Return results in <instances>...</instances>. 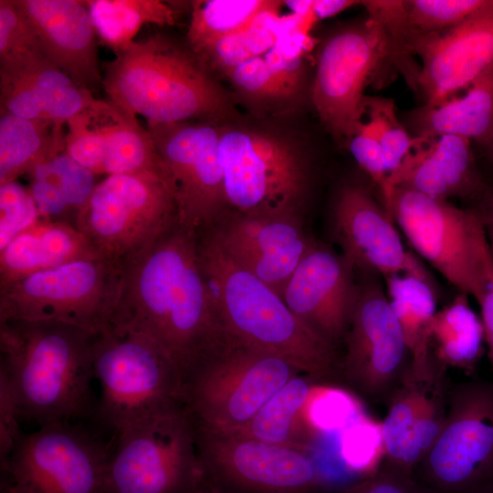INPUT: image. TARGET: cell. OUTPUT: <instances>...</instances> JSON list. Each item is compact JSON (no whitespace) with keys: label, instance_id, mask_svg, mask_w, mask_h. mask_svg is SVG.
Segmentation results:
<instances>
[{"label":"cell","instance_id":"obj_14","mask_svg":"<svg viewBox=\"0 0 493 493\" xmlns=\"http://www.w3.org/2000/svg\"><path fill=\"white\" fill-rule=\"evenodd\" d=\"M422 462L435 491L493 493V383L460 387Z\"/></svg>","mask_w":493,"mask_h":493},{"label":"cell","instance_id":"obj_48","mask_svg":"<svg viewBox=\"0 0 493 493\" xmlns=\"http://www.w3.org/2000/svg\"><path fill=\"white\" fill-rule=\"evenodd\" d=\"M478 203L475 207L484 228L488 248L493 261V188H485L477 196Z\"/></svg>","mask_w":493,"mask_h":493},{"label":"cell","instance_id":"obj_21","mask_svg":"<svg viewBox=\"0 0 493 493\" xmlns=\"http://www.w3.org/2000/svg\"><path fill=\"white\" fill-rule=\"evenodd\" d=\"M357 288L353 268L345 258L314 246L280 296L302 323L336 346L346 332Z\"/></svg>","mask_w":493,"mask_h":493},{"label":"cell","instance_id":"obj_11","mask_svg":"<svg viewBox=\"0 0 493 493\" xmlns=\"http://www.w3.org/2000/svg\"><path fill=\"white\" fill-rule=\"evenodd\" d=\"M178 218L176 201L162 175L111 174L96 184L76 228L101 257L120 265Z\"/></svg>","mask_w":493,"mask_h":493},{"label":"cell","instance_id":"obj_5","mask_svg":"<svg viewBox=\"0 0 493 493\" xmlns=\"http://www.w3.org/2000/svg\"><path fill=\"white\" fill-rule=\"evenodd\" d=\"M299 373L287 361L226 332L182 377V404L195 425L236 430Z\"/></svg>","mask_w":493,"mask_h":493},{"label":"cell","instance_id":"obj_46","mask_svg":"<svg viewBox=\"0 0 493 493\" xmlns=\"http://www.w3.org/2000/svg\"><path fill=\"white\" fill-rule=\"evenodd\" d=\"M263 57L289 97L296 94L301 79L299 54L276 43Z\"/></svg>","mask_w":493,"mask_h":493},{"label":"cell","instance_id":"obj_22","mask_svg":"<svg viewBox=\"0 0 493 493\" xmlns=\"http://www.w3.org/2000/svg\"><path fill=\"white\" fill-rule=\"evenodd\" d=\"M44 57L90 91L103 88L98 37L85 1L16 0Z\"/></svg>","mask_w":493,"mask_h":493},{"label":"cell","instance_id":"obj_30","mask_svg":"<svg viewBox=\"0 0 493 493\" xmlns=\"http://www.w3.org/2000/svg\"><path fill=\"white\" fill-rule=\"evenodd\" d=\"M0 111V184L16 181L36 165L65 152V123Z\"/></svg>","mask_w":493,"mask_h":493},{"label":"cell","instance_id":"obj_44","mask_svg":"<svg viewBox=\"0 0 493 493\" xmlns=\"http://www.w3.org/2000/svg\"><path fill=\"white\" fill-rule=\"evenodd\" d=\"M236 89L247 97L257 100L289 98L285 89L272 74L263 56L252 58L227 75Z\"/></svg>","mask_w":493,"mask_h":493},{"label":"cell","instance_id":"obj_39","mask_svg":"<svg viewBox=\"0 0 493 493\" xmlns=\"http://www.w3.org/2000/svg\"><path fill=\"white\" fill-rule=\"evenodd\" d=\"M488 0H411L404 1L411 31L435 34L446 31L469 17Z\"/></svg>","mask_w":493,"mask_h":493},{"label":"cell","instance_id":"obj_43","mask_svg":"<svg viewBox=\"0 0 493 493\" xmlns=\"http://www.w3.org/2000/svg\"><path fill=\"white\" fill-rule=\"evenodd\" d=\"M347 142L354 160L379 187L386 209L393 188L389 183V173L383 148L363 118Z\"/></svg>","mask_w":493,"mask_h":493},{"label":"cell","instance_id":"obj_38","mask_svg":"<svg viewBox=\"0 0 493 493\" xmlns=\"http://www.w3.org/2000/svg\"><path fill=\"white\" fill-rule=\"evenodd\" d=\"M261 17L248 28L220 38L195 54L205 66L226 76L243 62L264 56L276 40L267 28L258 25Z\"/></svg>","mask_w":493,"mask_h":493},{"label":"cell","instance_id":"obj_36","mask_svg":"<svg viewBox=\"0 0 493 493\" xmlns=\"http://www.w3.org/2000/svg\"><path fill=\"white\" fill-rule=\"evenodd\" d=\"M116 106L97 99L66 123L65 152L95 175L102 174L104 144Z\"/></svg>","mask_w":493,"mask_h":493},{"label":"cell","instance_id":"obj_26","mask_svg":"<svg viewBox=\"0 0 493 493\" xmlns=\"http://www.w3.org/2000/svg\"><path fill=\"white\" fill-rule=\"evenodd\" d=\"M100 257L75 226L40 218L0 250V286L74 261Z\"/></svg>","mask_w":493,"mask_h":493},{"label":"cell","instance_id":"obj_19","mask_svg":"<svg viewBox=\"0 0 493 493\" xmlns=\"http://www.w3.org/2000/svg\"><path fill=\"white\" fill-rule=\"evenodd\" d=\"M335 237L343 257L362 272L406 274L430 282L425 269L404 247L392 215L364 187L344 186L333 212Z\"/></svg>","mask_w":493,"mask_h":493},{"label":"cell","instance_id":"obj_50","mask_svg":"<svg viewBox=\"0 0 493 493\" xmlns=\"http://www.w3.org/2000/svg\"><path fill=\"white\" fill-rule=\"evenodd\" d=\"M283 3L298 15H312V0H289Z\"/></svg>","mask_w":493,"mask_h":493},{"label":"cell","instance_id":"obj_18","mask_svg":"<svg viewBox=\"0 0 493 493\" xmlns=\"http://www.w3.org/2000/svg\"><path fill=\"white\" fill-rule=\"evenodd\" d=\"M342 341L339 372L346 382L369 396L385 391L398 375L407 348L378 279L369 278L358 286Z\"/></svg>","mask_w":493,"mask_h":493},{"label":"cell","instance_id":"obj_2","mask_svg":"<svg viewBox=\"0 0 493 493\" xmlns=\"http://www.w3.org/2000/svg\"><path fill=\"white\" fill-rule=\"evenodd\" d=\"M94 334L53 320L0 322V385L19 417L69 423L89 408Z\"/></svg>","mask_w":493,"mask_h":493},{"label":"cell","instance_id":"obj_15","mask_svg":"<svg viewBox=\"0 0 493 493\" xmlns=\"http://www.w3.org/2000/svg\"><path fill=\"white\" fill-rule=\"evenodd\" d=\"M392 54L383 26L368 17L330 37L319 55L312 101L323 125L346 142L362 121L364 89Z\"/></svg>","mask_w":493,"mask_h":493},{"label":"cell","instance_id":"obj_35","mask_svg":"<svg viewBox=\"0 0 493 493\" xmlns=\"http://www.w3.org/2000/svg\"><path fill=\"white\" fill-rule=\"evenodd\" d=\"M315 380L305 373L297 374L247 424L232 431L271 444L296 446L291 437L293 428L317 386Z\"/></svg>","mask_w":493,"mask_h":493},{"label":"cell","instance_id":"obj_3","mask_svg":"<svg viewBox=\"0 0 493 493\" xmlns=\"http://www.w3.org/2000/svg\"><path fill=\"white\" fill-rule=\"evenodd\" d=\"M196 245L226 332L316 380L339 372L336 346L302 323L279 294L239 265L210 227L196 230Z\"/></svg>","mask_w":493,"mask_h":493},{"label":"cell","instance_id":"obj_23","mask_svg":"<svg viewBox=\"0 0 493 493\" xmlns=\"http://www.w3.org/2000/svg\"><path fill=\"white\" fill-rule=\"evenodd\" d=\"M96 100L44 57L0 67V110L10 114L66 124Z\"/></svg>","mask_w":493,"mask_h":493},{"label":"cell","instance_id":"obj_9","mask_svg":"<svg viewBox=\"0 0 493 493\" xmlns=\"http://www.w3.org/2000/svg\"><path fill=\"white\" fill-rule=\"evenodd\" d=\"M386 210L421 257L460 293L478 301L489 253L475 208L393 187Z\"/></svg>","mask_w":493,"mask_h":493},{"label":"cell","instance_id":"obj_29","mask_svg":"<svg viewBox=\"0 0 493 493\" xmlns=\"http://www.w3.org/2000/svg\"><path fill=\"white\" fill-rule=\"evenodd\" d=\"M26 174L40 218L76 227L79 213L97 184V175L66 152L36 165Z\"/></svg>","mask_w":493,"mask_h":493},{"label":"cell","instance_id":"obj_37","mask_svg":"<svg viewBox=\"0 0 493 493\" xmlns=\"http://www.w3.org/2000/svg\"><path fill=\"white\" fill-rule=\"evenodd\" d=\"M364 115L383 148L390 176L410 153L414 140L398 120L392 99L365 96L362 118Z\"/></svg>","mask_w":493,"mask_h":493},{"label":"cell","instance_id":"obj_52","mask_svg":"<svg viewBox=\"0 0 493 493\" xmlns=\"http://www.w3.org/2000/svg\"><path fill=\"white\" fill-rule=\"evenodd\" d=\"M485 147L487 149L488 155L489 159L493 163V140L488 144H487Z\"/></svg>","mask_w":493,"mask_h":493},{"label":"cell","instance_id":"obj_28","mask_svg":"<svg viewBox=\"0 0 493 493\" xmlns=\"http://www.w3.org/2000/svg\"><path fill=\"white\" fill-rule=\"evenodd\" d=\"M390 307L402 329L411 355L408 373L418 381L435 377L430 357V336L436 301L430 282L412 275L385 278Z\"/></svg>","mask_w":493,"mask_h":493},{"label":"cell","instance_id":"obj_33","mask_svg":"<svg viewBox=\"0 0 493 493\" xmlns=\"http://www.w3.org/2000/svg\"><path fill=\"white\" fill-rule=\"evenodd\" d=\"M281 4L272 0L194 1L187 30L188 45L197 53L220 38L248 28L264 15H276Z\"/></svg>","mask_w":493,"mask_h":493},{"label":"cell","instance_id":"obj_16","mask_svg":"<svg viewBox=\"0 0 493 493\" xmlns=\"http://www.w3.org/2000/svg\"><path fill=\"white\" fill-rule=\"evenodd\" d=\"M220 128L207 121L148 125L179 220L194 230L216 223L226 206Z\"/></svg>","mask_w":493,"mask_h":493},{"label":"cell","instance_id":"obj_20","mask_svg":"<svg viewBox=\"0 0 493 493\" xmlns=\"http://www.w3.org/2000/svg\"><path fill=\"white\" fill-rule=\"evenodd\" d=\"M244 268L281 295L288 280L314 246L300 215L233 213L207 226Z\"/></svg>","mask_w":493,"mask_h":493},{"label":"cell","instance_id":"obj_27","mask_svg":"<svg viewBox=\"0 0 493 493\" xmlns=\"http://www.w3.org/2000/svg\"><path fill=\"white\" fill-rule=\"evenodd\" d=\"M409 120L415 140L450 134L486 146L493 140V67L462 96L436 106L425 105L412 112Z\"/></svg>","mask_w":493,"mask_h":493},{"label":"cell","instance_id":"obj_1","mask_svg":"<svg viewBox=\"0 0 493 493\" xmlns=\"http://www.w3.org/2000/svg\"><path fill=\"white\" fill-rule=\"evenodd\" d=\"M120 268L110 324L154 341L177 366L182 380L226 333L200 266L196 231L178 218L122 260Z\"/></svg>","mask_w":493,"mask_h":493},{"label":"cell","instance_id":"obj_6","mask_svg":"<svg viewBox=\"0 0 493 493\" xmlns=\"http://www.w3.org/2000/svg\"><path fill=\"white\" fill-rule=\"evenodd\" d=\"M93 369L100 416L117 433L183 405L177 366L154 341L128 327L110 324L95 336Z\"/></svg>","mask_w":493,"mask_h":493},{"label":"cell","instance_id":"obj_17","mask_svg":"<svg viewBox=\"0 0 493 493\" xmlns=\"http://www.w3.org/2000/svg\"><path fill=\"white\" fill-rule=\"evenodd\" d=\"M405 48L421 60L416 88L425 105L436 106L453 98L493 67V0L446 31L410 30Z\"/></svg>","mask_w":493,"mask_h":493},{"label":"cell","instance_id":"obj_25","mask_svg":"<svg viewBox=\"0 0 493 493\" xmlns=\"http://www.w3.org/2000/svg\"><path fill=\"white\" fill-rule=\"evenodd\" d=\"M403 379L381 425L385 454L393 467L408 473L431 449L446 416L438 393L430 388L433 380L417 381L407 372Z\"/></svg>","mask_w":493,"mask_h":493},{"label":"cell","instance_id":"obj_34","mask_svg":"<svg viewBox=\"0 0 493 493\" xmlns=\"http://www.w3.org/2000/svg\"><path fill=\"white\" fill-rule=\"evenodd\" d=\"M115 106L105 139L102 174L152 172L166 180L163 163L148 129L141 125L135 115Z\"/></svg>","mask_w":493,"mask_h":493},{"label":"cell","instance_id":"obj_32","mask_svg":"<svg viewBox=\"0 0 493 493\" xmlns=\"http://www.w3.org/2000/svg\"><path fill=\"white\" fill-rule=\"evenodd\" d=\"M485 330L471 309L467 295L460 293L437 310L431 327L430 346L444 365L473 372L484 353Z\"/></svg>","mask_w":493,"mask_h":493},{"label":"cell","instance_id":"obj_42","mask_svg":"<svg viewBox=\"0 0 493 493\" xmlns=\"http://www.w3.org/2000/svg\"><path fill=\"white\" fill-rule=\"evenodd\" d=\"M343 437V458L355 470L372 471L385 454L381 424L363 414L346 426Z\"/></svg>","mask_w":493,"mask_h":493},{"label":"cell","instance_id":"obj_4","mask_svg":"<svg viewBox=\"0 0 493 493\" xmlns=\"http://www.w3.org/2000/svg\"><path fill=\"white\" fill-rule=\"evenodd\" d=\"M109 100L149 124L210 119L230 103L191 49L163 34L134 40L103 65Z\"/></svg>","mask_w":493,"mask_h":493},{"label":"cell","instance_id":"obj_40","mask_svg":"<svg viewBox=\"0 0 493 493\" xmlns=\"http://www.w3.org/2000/svg\"><path fill=\"white\" fill-rule=\"evenodd\" d=\"M44 57L16 0H0V65Z\"/></svg>","mask_w":493,"mask_h":493},{"label":"cell","instance_id":"obj_31","mask_svg":"<svg viewBox=\"0 0 493 493\" xmlns=\"http://www.w3.org/2000/svg\"><path fill=\"white\" fill-rule=\"evenodd\" d=\"M100 43L115 55L128 47L145 24L173 26V5L161 0L85 1Z\"/></svg>","mask_w":493,"mask_h":493},{"label":"cell","instance_id":"obj_13","mask_svg":"<svg viewBox=\"0 0 493 493\" xmlns=\"http://www.w3.org/2000/svg\"><path fill=\"white\" fill-rule=\"evenodd\" d=\"M110 454L69 423L39 425L21 434L1 464L4 493H105Z\"/></svg>","mask_w":493,"mask_h":493},{"label":"cell","instance_id":"obj_10","mask_svg":"<svg viewBox=\"0 0 493 493\" xmlns=\"http://www.w3.org/2000/svg\"><path fill=\"white\" fill-rule=\"evenodd\" d=\"M105 493H186L202 478L192 420L183 405L118 432Z\"/></svg>","mask_w":493,"mask_h":493},{"label":"cell","instance_id":"obj_51","mask_svg":"<svg viewBox=\"0 0 493 493\" xmlns=\"http://www.w3.org/2000/svg\"><path fill=\"white\" fill-rule=\"evenodd\" d=\"M186 493H226V492H224L223 490L218 488L216 486H215L212 482H210L204 474L202 478L199 480V482Z\"/></svg>","mask_w":493,"mask_h":493},{"label":"cell","instance_id":"obj_7","mask_svg":"<svg viewBox=\"0 0 493 493\" xmlns=\"http://www.w3.org/2000/svg\"><path fill=\"white\" fill-rule=\"evenodd\" d=\"M120 286V265L102 257L31 274L0 286V322L53 320L99 334L110 324Z\"/></svg>","mask_w":493,"mask_h":493},{"label":"cell","instance_id":"obj_47","mask_svg":"<svg viewBox=\"0 0 493 493\" xmlns=\"http://www.w3.org/2000/svg\"><path fill=\"white\" fill-rule=\"evenodd\" d=\"M477 302L481 309V320L488 349V358L493 364V261L490 255L485 263L482 291Z\"/></svg>","mask_w":493,"mask_h":493},{"label":"cell","instance_id":"obj_12","mask_svg":"<svg viewBox=\"0 0 493 493\" xmlns=\"http://www.w3.org/2000/svg\"><path fill=\"white\" fill-rule=\"evenodd\" d=\"M193 426L202 470L224 492L320 493V471L299 446L194 423Z\"/></svg>","mask_w":493,"mask_h":493},{"label":"cell","instance_id":"obj_41","mask_svg":"<svg viewBox=\"0 0 493 493\" xmlns=\"http://www.w3.org/2000/svg\"><path fill=\"white\" fill-rule=\"evenodd\" d=\"M39 219L28 187L17 180L0 184V250Z\"/></svg>","mask_w":493,"mask_h":493},{"label":"cell","instance_id":"obj_49","mask_svg":"<svg viewBox=\"0 0 493 493\" xmlns=\"http://www.w3.org/2000/svg\"><path fill=\"white\" fill-rule=\"evenodd\" d=\"M359 3L353 0H312V16L317 19L330 18Z\"/></svg>","mask_w":493,"mask_h":493},{"label":"cell","instance_id":"obj_24","mask_svg":"<svg viewBox=\"0 0 493 493\" xmlns=\"http://www.w3.org/2000/svg\"><path fill=\"white\" fill-rule=\"evenodd\" d=\"M414 140L410 153L389 176L393 188L404 187L442 200L477 196L485 188L469 140L450 134Z\"/></svg>","mask_w":493,"mask_h":493},{"label":"cell","instance_id":"obj_8","mask_svg":"<svg viewBox=\"0 0 493 493\" xmlns=\"http://www.w3.org/2000/svg\"><path fill=\"white\" fill-rule=\"evenodd\" d=\"M226 206L244 215H299L307 170L297 149L275 134L220 128Z\"/></svg>","mask_w":493,"mask_h":493},{"label":"cell","instance_id":"obj_45","mask_svg":"<svg viewBox=\"0 0 493 493\" xmlns=\"http://www.w3.org/2000/svg\"><path fill=\"white\" fill-rule=\"evenodd\" d=\"M334 493H428L416 485L408 473L395 467L373 474Z\"/></svg>","mask_w":493,"mask_h":493}]
</instances>
